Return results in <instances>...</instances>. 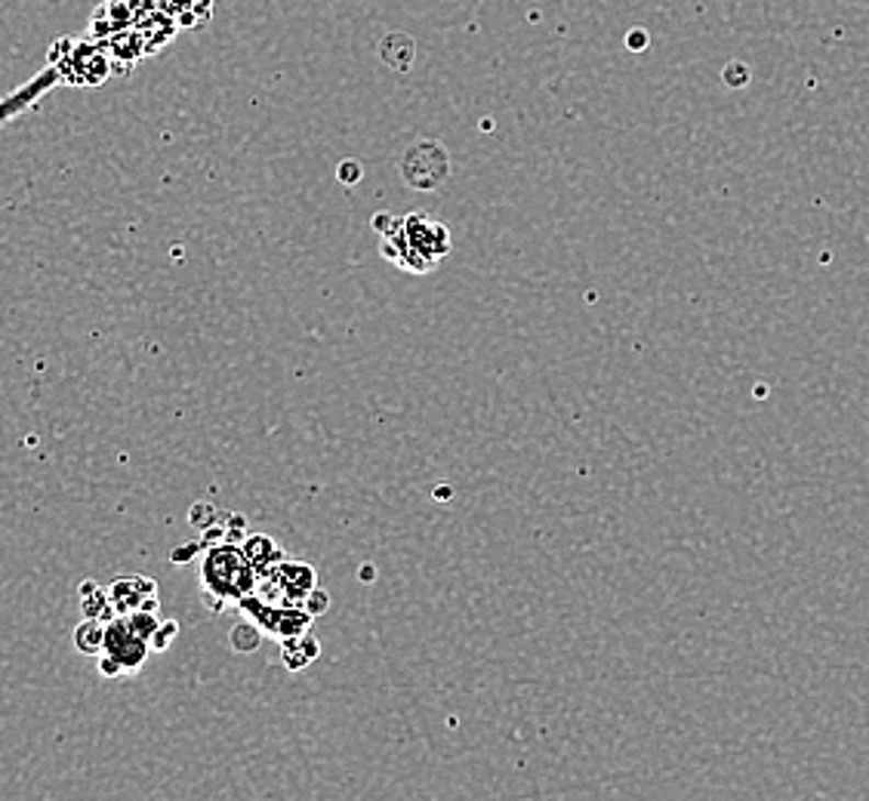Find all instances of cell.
<instances>
[{
	"mask_svg": "<svg viewBox=\"0 0 869 801\" xmlns=\"http://www.w3.org/2000/svg\"><path fill=\"white\" fill-rule=\"evenodd\" d=\"M318 651H321V647H318V641L312 639L308 632L296 635V639L281 641L284 666H287V669H293V673H296V669H303V666H308L312 659L318 657Z\"/></svg>",
	"mask_w": 869,
	"mask_h": 801,
	"instance_id": "10",
	"label": "cell"
},
{
	"mask_svg": "<svg viewBox=\"0 0 869 801\" xmlns=\"http://www.w3.org/2000/svg\"><path fill=\"white\" fill-rule=\"evenodd\" d=\"M361 173H364V170H361V167H358L354 160H346V163L339 167V179H342L346 185H354V182L361 179Z\"/></svg>",
	"mask_w": 869,
	"mask_h": 801,
	"instance_id": "16",
	"label": "cell"
},
{
	"mask_svg": "<svg viewBox=\"0 0 869 801\" xmlns=\"http://www.w3.org/2000/svg\"><path fill=\"white\" fill-rule=\"evenodd\" d=\"M56 80H59L56 68H49L47 75H41V78L32 80V83H25L19 93H13L10 99H3V102H0V124H3L7 117H13V114H22L29 105H34V102L44 97Z\"/></svg>",
	"mask_w": 869,
	"mask_h": 801,
	"instance_id": "8",
	"label": "cell"
},
{
	"mask_svg": "<svg viewBox=\"0 0 869 801\" xmlns=\"http://www.w3.org/2000/svg\"><path fill=\"white\" fill-rule=\"evenodd\" d=\"M358 577L364 579V583H373V567H371V564H368V567H361V571H358Z\"/></svg>",
	"mask_w": 869,
	"mask_h": 801,
	"instance_id": "17",
	"label": "cell"
},
{
	"mask_svg": "<svg viewBox=\"0 0 869 801\" xmlns=\"http://www.w3.org/2000/svg\"><path fill=\"white\" fill-rule=\"evenodd\" d=\"M380 253L407 272H429L451 253V232L429 216L410 213L383 235Z\"/></svg>",
	"mask_w": 869,
	"mask_h": 801,
	"instance_id": "1",
	"label": "cell"
},
{
	"mask_svg": "<svg viewBox=\"0 0 869 801\" xmlns=\"http://www.w3.org/2000/svg\"><path fill=\"white\" fill-rule=\"evenodd\" d=\"M238 608L244 610V617H250L253 623L262 629L266 639L287 641L303 635L312 629V617L306 613V608H293V605H274V601H259V595H244L238 601Z\"/></svg>",
	"mask_w": 869,
	"mask_h": 801,
	"instance_id": "4",
	"label": "cell"
},
{
	"mask_svg": "<svg viewBox=\"0 0 869 801\" xmlns=\"http://www.w3.org/2000/svg\"><path fill=\"white\" fill-rule=\"evenodd\" d=\"M244 555H247V561L257 567V574H266V571H272L274 564H281V561L287 559L284 552H281V545L274 543L272 537H259V533H250V537H244Z\"/></svg>",
	"mask_w": 869,
	"mask_h": 801,
	"instance_id": "9",
	"label": "cell"
},
{
	"mask_svg": "<svg viewBox=\"0 0 869 801\" xmlns=\"http://www.w3.org/2000/svg\"><path fill=\"white\" fill-rule=\"evenodd\" d=\"M303 608H306L308 617L315 620V617H321L324 610L330 608V595H327V593H324V589H318V586H315V589H312V593L306 595V601H303Z\"/></svg>",
	"mask_w": 869,
	"mask_h": 801,
	"instance_id": "13",
	"label": "cell"
},
{
	"mask_svg": "<svg viewBox=\"0 0 869 801\" xmlns=\"http://www.w3.org/2000/svg\"><path fill=\"white\" fill-rule=\"evenodd\" d=\"M259 641H262V629H259L250 617L244 620V623H238L235 629H232V647L235 651H241V654H253L259 647Z\"/></svg>",
	"mask_w": 869,
	"mask_h": 801,
	"instance_id": "12",
	"label": "cell"
},
{
	"mask_svg": "<svg viewBox=\"0 0 869 801\" xmlns=\"http://www.w3.org/2000/svg\"><path fill=\"white\" fill-rule=\"evenodd\" d=\"M151 654V644L143 639L124 613H114L105 620L102 651H99V669L105 675H124L143 669V663Z\"/></svg>",
	"mask_w": 869,
	"mask_h": 801,
	"instance_id": "3",
	"label": "cell"
},
{
	"mask_svg": "<svg viewBox=\"0 0 869 801\" xmlns=\"http://www.w3.org/2000/svg\"><path fill=\"white\" fill-rule=\"evenodd\" d=\"M315 589V571L312 564L303 561H281L274 564L272 571L259 574L257 579V595H262L266 601L274 605H293V608H303L306 595Z\"/></svg>",
	"mask_w": 869,
	"mask_h": 801,
	"instance_id": "5",
	"label": "cell"
},
{
	"mask_svg": "<svg viewBox=\"0 0 869 801\" xmlns=\"http://www.w3.org/2000/svg\"><path fill=\"white\" fill-rule=\"evenodd\" d=\"M114 613L129 610H158V589L148 577H121L105 589Z\"/></svg>",
	"mask_w": 869,
	"mask_h": 801,
	"instance_id": "7",
	"label": "cell"
},
{
	"mask_svg": "<svg viewBox=\"0 0 869 801\" xmlns=\"http://www.w3.org/2000/svg\"><path fill=\"white\" fill-rule=\"evenodd\" d=\"M177 632H179V625L173 623V620H167V623L158 625V632H155V639H151V651H163L170 641L177 639Z\"/></svg>",
	"mask_w": 869,
	"mask_h": 801,
	"instance_id": "14",
	"label": "cell"
},
{
	"mask_svg": "<svg viewBox=\"0 0 869 801\" xmlns=\"http://www.w3.org/2000/svg\"><path fill=\"white\" fill-rule=\"evenodd\" d=\"M451 173V158L438 143H419L414 145L402 160V177L407 185H414L419 192L438 189Z\"/></svg>",
	"mask_w": 869,
	"mask_h": 801,
	"instance_id": "6",
	"label": "cell"
},
{
	"mask_svg": "<svg viewBox=\"0 0 869 801\" xmlns=\"http://www.w3.org/2000/svg\"><path fill=\"white\" fill-rule=\"evenodd\" d=\"M257 567L247 561L238 543H213L204 549L201 564V593L210 610H223L232 601L238 605L244 595L257 593Z\"/></svg>",
	"mask_w": 869,
	"mask_h": 801,
	"instance_id": "2",
	"label": "cell"
},
{
	"mask_svg": "<svg viewBox=\"0 0 869 801\" xmlns=\"http://www.w3.org/2000/svg\"><path fill=\"white\" fill-rule=\"evenodd\" d=\"M213 518H216V509L213 506H207V503H198V509L192 512V524L198 530L207 528V521L213 524Z\"/></svg>",
	"mask_w": 869,
	"mask_h": 801,
	"instance_id": "15",
	"label": "cell"
},
{
	"mask_svg": "<svg viewBox=\"0 0 869 801\" xmlns=\"http://www.w3.org/2000/svg\"><path fill=\"white\" fill-rule=\"evenodd\" d=\"M102 635H105V620L87 617V620L78 625V632H75V644H78L81 654L99 657V651H102Z\"/></svg>",
	"mask_w": 869,
	"mask_h": 801,
	"instance_id": "11",
	"label": "cell"
}]
</instances>
